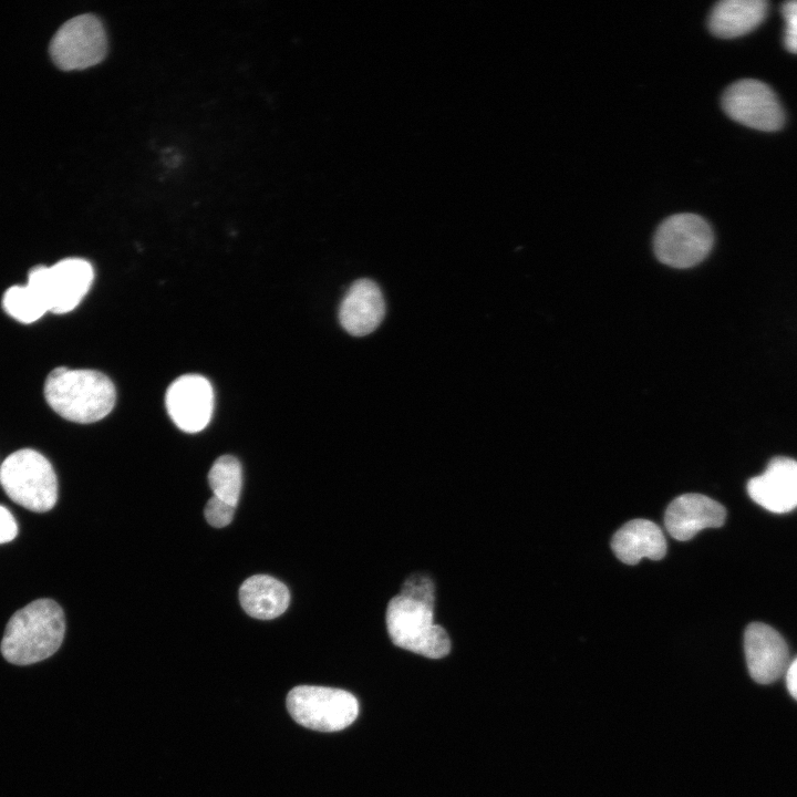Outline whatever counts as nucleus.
<instances>
[{"instance_id":"nucleus-1","label":"nucleus","mask_w":797,"mask_h":797,"mask_svg":"<svg viewBox=\"0 0 797 797\" xmlns=\"http://www.w3.org/2000/svg\"><path fill=\"white\" fill-rule=\"evenodd\" d=\"M435 583L427 576L407 578L390 598L384 623L391 642L403 650L442 659L451 652L446 629L435 622Z\"/></svg>"},{"instance_id":"nucleus-2","label":"nucleus","mask_w":797,"mask_h":797,"mask_svg":"<svg viewBox=\"0 0 797 797\" xmlns=\"http://www.w3.org/2000/svg\"><path fill=\"white\" fill-rule=\"evenodd\" d=\"M65 631L64 613L51 599H38L18 610L8 621L1 641L3 658L29 665L53 655Z\"/></svg>"},{"instance_id":"nucleus-3","label":"nucleus","mask_w":797,"mask_h":797,"mask_svg":"<svg viewBox=\"0 0 797 797\" xmlns=\"http://www.w3.org/2000/svg\"><path fill=\"white\" fill-rule=\"evenodd\" d=\"M43 392L55 413L81 424L104 418L115 403L112 381L95 370L55 368L46 376Z\"/></svg>"},{"instance_id":"nucleus-4","label":"nucleus","mask_w":797,"mask_h":797,"mask_svg":"<svg viewBox=\"0 0 797 797\" xmlns=\"http://www.w3.org/2000/svg\"><path fill=\"white\" fill-rule=\"evenodd\" d=\"M0 484L11 500L31 511H48L58 499V480L52 465L31 448L15 451L3 460Z\"/></svg>"},{"instance_id":"nucleus-5","label":"nucleus","mask_w":797,"mask_h":797,"mask_svg":"<svg viewBox=\"0 0 797 797\" xmlns=\"http://www.w3.org/2000/svg\"><path fill=\"white\" fill-rule=\"evenodd\" d=\"M287 708L300 725L319 732H337L354 722L359 703L348 691L300 685L287 696Z\"/></svg>"},{"instance_id":"nucleus-6","label":"nucleus","mask_w":797,"mask_h":797,"mask_svg":"<svg viewBox=\"0 0 797 797\" xmlns=\"http://www.w3.org/2000/svg\"><path fill=\"white\" fill-rule=\"evenodd\" d=\"M713 244V230L703 217L681 213L667 217L659 225L653 249L662 263L684 269L705 259Z\"/></svg>"},{"instance_id":"nucleus-7","label":"nucleus","mask_w":797,"mask_h":797,"mask_svg":"<svg viewBox=\"0 0 797 797\" xmlns=\"http://www.w3.org/2000/svg\"><path fill=\"white\" fill-rule=\"evenodd\" d=\"M91 263L81 258H66L51 267L39 265L29 271L30 286L44 301L48 311L63 314L72 311L93 282Z\"/></svg>"},{"instance_id":"nucleus-8","label":"nucleus","mask_w":797,"mask_h":797,"mask_svg":"<svg viewBox=\"0 0 797 797\" xmlns=\"http://www.w3.org/2000/svg\"><path fill=\"white\" fill-rule=\"evenodd\" d=\"M49 52L54 64L66 71L100 63L106 54V34L102 22L92 14L68 20L52 38Z\"/></svg>"},{"instance_id":"nucleus-9","label":"nucleus","mask_w":797,"mask_h":797,"mask_svg":"<svg viewBox=\"0 0 797 797\" xmlns=\"http://www.w3.org/2000/svg\"><path fill=\"white\" fill-rule=\"evenodd\" d=\"M722 106L734 121L758 131L773 132L784 124L783 107L765 83L744 79L729 85L723 96Z\"/></svg>"},{"instance_id":"nucleus-10","label":"nucleus","mask_w":797,"mask_h":797,"mask_svg":"<svg viewBox=\"0 0 797 797\" xmlns=\"http://www.w3.org/2000/svg\"><path fill=\"white\" fill-rule=\"evenodd\" d=\"M166 410L175 425L186 433L203 431L211 420L214 391L209 381L199 374H185L167 389Z\"/></svg>"},{"instance_id":"nucleus-11","label":"nucleus","mask_w":797,"mask_h":797,"mask_svg":"<svg viewBox=\"0 0 797 797\" xmlns=\"http://www.w3.org/2000/svg\"><path fill=\"white\" fill-rule=\"evenodd\" d=\"M744 651L749 675L760 684L776 681L786 673L790 663L784 638L762 622L751 623L746 628Z\"/></svg>"},{"instance_id":"nucleus-12","label":"nucleus","mask_w":797,"mask_h":797,"mask_svg":"<svg viewBox=\"0 0 797 797\" xmlns=\"http://www.w3.org/2000/svg\"><path fill=\"white\" fill-rule=\"evenodd\" d=\"M749 497L768 511L784 514L797 507V460L772 459L764 473L749 479Z\"/></svg>"},{"instance_id":"nucleus-13","label":"nucleus","mask_w":797,"mask_h":797,"mask_svg":"<svg viewBox=\"0 0 797 797\" xmlns=\"http://www.w3.org/2000/svg\"><path fill=\"white\" fill-rule=\"evenodd\" d=\"M725 508L701 494H684L671 501L664 515L667 532L676 540L686 541L705 528L721 527Z\"/></svg>"},{"instance_id":"nucleus-14","label":"nucleus","mask_w":797,"mask_h":797,"mask_svg":"<svg viewBox=\"0 0 797 797\" xmlns=\"http://www.w3.org/2000/svg\"><path fill=\"white\" fill-rule=\"evenodd\" d=\"M385 315V302L379 286L370 279L354 281L339 309L342 328L354 337L373 332Z\"/></svg>"},{"instance_id":"nucleus-15","label":"nucleus","mask_w":797,"mask_h":797,"mask_svg":"<svg viewBox=\"0 0 797 797\" xmlns=\"http://www.w3.org/2000/svg\"><path fill=\"white\" fill-rule=\"evenodd\" d=\"M611 548L620 561L635 565L643 558L662 559L666 553V540L656 524L633 519L613 535Z\"/></svg>"},{"instance_id":"nucleus-16","label":"nucleus","mask_w":797,"mask_h":797,"mask_svg":"<svg viewBox=\"0 0 797 797\" xmlns=\"http://www.w3.org/2000/svg\"><path fill=\"white\" fill-rule=\"evenodd\" d=\"M239 601L250 617L271 620L288 609L290 591L283 582L271 576L255 575L240 586Z\"/></svg>"},{"instance_id":"nucleus-17","label":"nucleus","mask_w":797,"mask_h":797,"mask_svg":"<svg viewBox=\"0 0 797 797\" xmlns=\"http://www.w3.org/2000/svg\"><path fill=\"white\" fill-rule=\"evenodd\" d=\"M768 3L764 0H723L708 17L710 31L724 39L744 35L765 19Z\"/></svg>"},{"instance_id":"nucleus-18","label":"nucleus","mask_w":797,"mask_h":797,"mask_svg":"<svg viewBox=\"0 0 797 797\" xmlns=\"http://www.w3.org/2000/svg\"><path fill=\"white\" fill-rule=\"evenodd\" d=\"M208 482L214 496L237 506L242 484V470L236 457L231 455L218 457L209 470Z\"/></svg>"},{"instance_id":"nucleus-19","label":"nucleus","mask_w":797,"mask_h":797,"mask_svg":"<svg viewBox=\"0 0 797 797\" xmlns=\"http://www.w3.org/2000/svg\"><path fill=\"white\" fill-rule=\"evenodd\" d=\"M4 311L17 321L32 323L39 320L48 308L30 286H12L3 294Z\"/></svg>"},{"instance_id":"nucleus-20","label":"nucleus","mask_w":797,"mask_h":797,"mask_svg":"<svg viewBox=\"0 0 797 797\" xmlns=\"http://www.w3.org/2000/svg\"><path fill=\"white\" fill-rule=\"evenodd\" d=\"M235 509L236 506L213 496L206 504L205 517L209 525L221 528L231 522Z\"/></svg>"},{"instance_id":"nucleus-21","label":"nucleus","mask_w":797,"mask_h":797,"mask_svg":"<svg viewBox=\"0 0 797 797\" xmlns=\"http://www.w3.org/2000/svg\"><path fill=\"white\" fill-rule=\"evenodd\" d=\"M780 11L785 21L784 44L789 52L797 54V0L783 3Z\"/></svg>"},{"instance_id":"nucleus-22","label":"nucleus","mask_w":797,"mask_h":797,"mask_svg":"<svg viewBox=\"0 0 797 797\" xmlns=\"http://www.w3.org/2000/svg\"><path fill=\"white\" fill-rule=\"evenodd\" d=\"M18 525L8 508L0 505V544H6L15 538Z\"/></svg>"},{"instance_id":"nucleus-23","label":"nucleus","mask_w":797,"mask_h":797,"mask_svg":"<svg viewBox=\"0 0 797 797\" xmlns=\"http://www.w3.org/2000/svg\"><path fill=\"white\" fill-rule=\"evenodd\" d=\"M785 675L788 692L797 701V658L789 663Z\"/></svg>"}]
</instances>
